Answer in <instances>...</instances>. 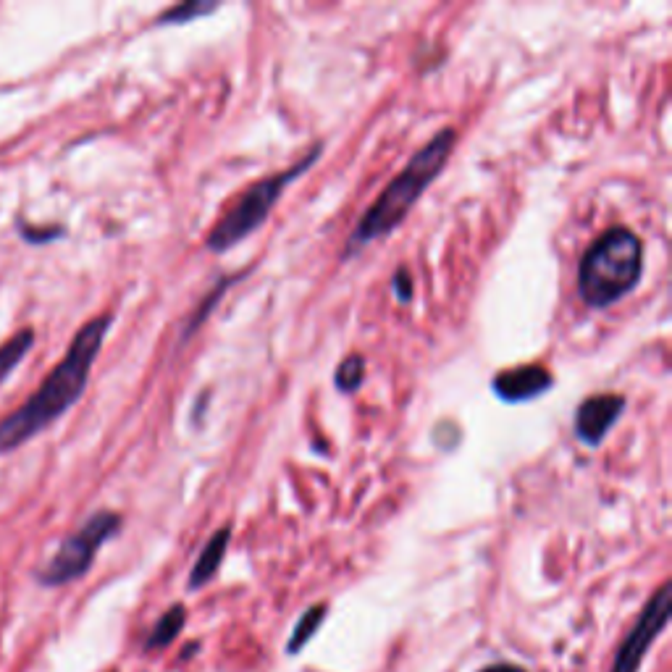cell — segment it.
<instances>
[{
    "label": "cell",
    "mask_w": 672,
    "mask_h": 672,
    "mask_svg": "<svg viewBox=\"0 0 672 672\" xmlns=\"http://www.w3.org/2000/svg\"><path fill=\"white\" fill-rule=\"evenodd\" d=\"M111 326L113 315L108 313L84 323L82 329L77 331V336L71 339L63 360L48 373L40 389L19 410H14V413L0 420V455L27 444L32 436L45 431L50 423H56L82 397V392L87 389V381H90L95 357H98L100 347L105 342V334H108Z\"/></svg>",
    "instance_id": "1"
},
{
    "label": "cell",
    "mask_w": 672,
    "mask_h": 672,
    "mask_svg": "<svg viewBox=\"0 0 672 672\" xmlns=\"http://www.w3.org/2000/svg\"><path fill=\"white\" fill-rule=\"evenodd\" d=\"M455 142H457L455 129H441L439 134H434L426 145L420 147L418 153L407 161V166L399 171V176H394L392 182H389V187L376 197V203L365 210V216L357 221L350 239H347V245H344V258H352V255H357L363 247L376 242V239L389 237V234L410 216V210L415 208L420 195H423V192L439 179L441 171H444L449 155L455 150Z\"/></svg>",
    "instance_id": "2"
},
{
    "label": "cell",
    "mask_w": 672,
    "mask_h": 672,
    "mask_svg": "<svg viewBox=\"0 0 672 672\" xmlns=\"http://www.w3.org/2000/svg\"><path fill=\"white\" fill-rule=\"evenodd\" d=\"M644 276V242L628 226H612L583 252L578 294L588 308L604 310L628 297Z\"/></svg>",
    "instance_id": "3"
},
{
    "label": "cell",
    "mask_w": 672,
    "mask_h": 672,
    "mask_svg": "<svg viewBox=\"0 0 672 672\" xmlns=\"http://www.w3.org/2000/svg\"><path fill=\"white\" fill-rule=\"evenodd\" d=\"M321 153L323 145L321 142H315V145L310 147L308 153L302 155L294 166L284 168L279 174L266 176V179H260V182H255L252 187H247L245 192L237 197V203L231 205L224 216L213 224V229L208 231L205 247H208L210 252H216V255H224L226 250H231V247L239 245L242 239L250 237L252 231H258L260 226L268 221L273 205L279 203L281 195H284V189H287L294 179H300L308 168H313L315 163H318V158H321Z\"/></svg>",
    "instance_id": "4"
},
{
    "label": "cell",
    "mask_w": 672,
    "mask_h": 672,
    "mask_svg": "<svg viewBox=\"0 0 672 672\" xmlns=\"http://www.w3.org/2000/svg\"><path fill=\"white\" fill-rule=\"evenodd\" d=\"M121 531V515L111 510L95 512L77 533H71L69 539L63 541L56 557L42 567L40 581L45 586H63L82 578L90 570L95 554L108 539H113Z\"/></svg>",
    "instance_id": "5"
},
{
    "label": "cell",
    "mask_w": 672,
    "mask_h": 672,
    "mask_svg": "<svg viewBox=\"0 0 672 672\" xmlns=\"http://www.w3.org/2000/svg\"><path fill=\"white\" fill-rule=\"evenodd\" d=\"M670 602V583H662L657 588V594L646 602L644 612H641V617H638L633 630H630L620 651H617L612 672H638V667L644 662V654L654 644V638L665 630L667 620H670Z\"/></svg>",
    "instance_id": "6"
},
{
    "label": "cell",
    "mask_w": 672,
    "mask_h": 672,
    "mask_svg": "<svg viewBox=\"0 0 672 672\" xmlns=\"http://www.w3.org/2000/svg\"><path fill=\"white\" fill-rule=\"evenodd\" d=\"M628 399L623 394H594L586 397L575 410L573 431L581 444L596 449L604 441V436L615 428L620 415L625 413Z\"/></svg>",
    "instance_id": "7"
},
{
    "label": "cell",
    "mask_w": 672,
    "mask_h": 672,
    "mask_svg": "<svg viewBox=\"0 0 672 672\" xmlns=\"http://www.w3.org/2000/svg\"><path fill=\"white\" fill-rule=\"evenodd\" d=\"M554 386V376L546 371L544 365L528 363L518 365V368H507L499 371L491 381V389L502 402L518 405V402H528L541 394H546Z\"/></svg>",
    "instance_id": "8"
},
{
    "label": "cell",
    "mask_w": 672,
    "mask_h": 672,
    "mask_svg": "<svg viewBox=\"0 0 672 672\" xmlns=\"http://www.w3.org/2000/svg\"><path fill=\"white\" fill-rule=\"evenodd\" d=\"M229 541H231L229 525L218 528V531L210 536L208 544H205L203 552H200V557H197L195 567H192V573H189V588H195V591L197 588H203L205 583L218 573V567H221V562H224L226 557V549H229Z\"/></svg>",
    "instance_id": "9"
},
{
    "label": "cell",
    "mask_w": 672,
    "mask_h": 672,
    "mask_svg": "<svg viewBox=\"0 0 672 672\" xmlns=\"http://www.w3.org/2000/svg\"><path fill=\"white\" fill-rule=\"evenodd\" d=\"M184 620H187V612H184L182 604H174V607L168 609L166 615L155 623L153 633H150V638L145 641L147 649H161V646L171 644L179 633H182L184 628Z\"/></svg>",
    "instance_id": "10"
},
{
    "label": "cell",
    "mask_w": 672,
    "mask_h": 672,
    "mask_svg": "<svg viewBox=\"0 0 672 672\" xmlns=\"http://www.w3.org/2000/svg\"><path fill=\"white\" fill-rule=\"evenodd\" d=\"M35 344V331L21 329L19 334L11 336L3 347H0V384L6 381L8 373L14 371L16 365L21 363V357L27 355V350Z\"/></svg>",
    "instance_id": "11"
},
{
    "label": "cell",
    "mask_w": 672,
    "mask_h": 672,
    "mask_svg": "<svg viewBox=\"0 0 672 672\" xmlns=\"http://www.w3.org/2000/svg\"><path fill=\"white\" fill-rule=\"evenodd\" d=\"M365 368L363 355H347L334 371V386L342 394H355L365 381Z\"/></svg>",
    "instance_id": "12"
},
{
    "label": "cell",
    "mask_w": 672,
    "mask_h": 672,
    "mask_svg": "<svg viewBox=\"0 0 672 672\" xmlns=\"http://www.w3.org/2000/svg\"><path fill=\"white\" fill-rule=\"evenodd\" d=\"M213 11H218V3H203V0H187V3H179V6L168 8L158 16V27H166V24H187V21H195L200 16H210Z\"/></svg>",
    "instance_id": "13"
},
{
    "label": "cell",
    "mask_w": 672,
    "mask_h": 672,
    "mask_svg": "<svg viewBox=\"0 0 672 672\" xmlns=\"http://www.w3.org/2000/svg\"><path fill=\"white\" fill-rule=\"evenodd\" d=\"M323 617H326V604H315V607H310L308 612L297 620V625H294L292 636H289V644H287L289 654L300 651L302 646L308 644L310 636H313L315 630L321 628Z\"/></svg>",
    "instance_id": "14"
},
{
    "label": "cell",
    "mask_w": 672,
    "mask_h": 672,
    "mask_svg": "<svg viewBox=\"0 0 672 672\" xmlns=\"http://www.w3.org/2000/svg\"><path fill=\"white\" fill-rule=\"evenodd\" d=\"M229 284H234V279H229V276H226V279L218 281V287L213 289V292H210V294H213V297H205L203 308L197 310L195 318H192V321H189V326H187V329H184L182 339H189V334H192V331H195L197 326H200V323L205 321V318H208V313H210V310H213V305H216V302L221 300V297H224V292H226V287H229Z\"/></svg>",
    "instance_id": "15"
},
{
    "label": "cell",
    "mask_w": 672,
    "mask_h": 672,
    "mask_svg": "<svg viewBox=\"0 0 672 672\" xmlns=\"http://www.w3.org/2000/svg\"><path fill=\"white\" fill-rule=\"evenodd\" d=\"M392 289H394V297H397L399 302H410L413 300V276H410L405 268H399V271L394 273Z\"/></svg>",
    "instance_id": "16"
},
{
    "label": "cell",
    "mask_w": 672,
    "mask_h": 672,
    "mask_svg": "<svg viewBox=\"0 0 672 672\" xmlns=\"http://www.w3.org/2000/svg\"><path fill=\"white\" fill-rule=\"evenodd\" d=\"M481 672H525L523 667H518V665H507V662H502V665H491V667H486V670H481Z\"/></svg>",
    "instance_id": "17"
}]
</instances>
